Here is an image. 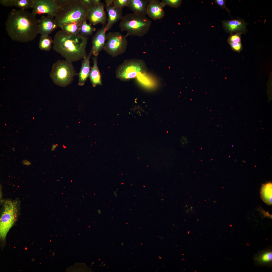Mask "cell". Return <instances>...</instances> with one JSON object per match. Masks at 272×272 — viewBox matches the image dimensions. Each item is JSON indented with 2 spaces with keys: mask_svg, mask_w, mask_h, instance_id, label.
Here are the masks:
<instances>
[{
  "mask_svg": "<svg viewBox=\"0 0 272 272\" xmlns=\"http://www.w3.org/2000/svg\"><path fill=\"white\" fill-rule=\"evenodd\" d=\"M38 20L32 12L13 9L5 23L7 33L12 40L21 43L32 41L39 33Z\"/></svg>",
  "mask_w": 272,
  "mask_h": 272,
  "instance_id": "cell-1",
  "label": "cell"
},
{
  "mask_svg": "<svg viewBox=\"0 0 272 272\" xmlns=\"http://www.w3.org/2000/svg\"><path fill=\"white\" fill-rule=\"evenodd\" d=\"M88 39L80 34H71L61 30L57 31L54 36L53 49L65 60L77 61L87 56L86 49Z\"/></svg>",
  "mask_w": 272,
  "mask_h": 272,
  "instance_id": "cell-2",
  "label": "cell"
},
{
  "mask_svg": "<svg viewBox=\"0 0 272 272\" xmlns=\"http://www.w3.org/2000/svg\"><path fill=\"white\" fill-rule=\"evenodd\" d=\"M58 6L55 19L58 27L73 22H82L86 20L90 8L81 0H58Z\"/></svg>",
  "mask_w": 272,
  "mask_h": 272,
  "instance_id": "cell-3",
  "label": "cell"
},
{
  "mask_svg": "<svg viewBox=\"0 0 272 272\" xmlns=\"http://www.w3.org/2000/svg\"><path fill=\"white\" fill-rule=\"evenodd\" d=\"M151 21L146 16L134 13L123 16L119 24L121 30L126 32V36L142 37L149 30Z\"/></svg>",
  "mask_w": 272,
  "mask_h": 272,
  "instance_id": "cell-4",
  "label": "cell"
},
{
  "mask_svg": "<svg viewBox=\"0 0 272 272\" xmlns=\"http://www.w3.org/2000/svg\"><path fill=\"white\" fill-rule=\"evenodd\" d=\"M77 74L72 62L59 60L53 64L50 75L55 84L65 87L71 83Z\"/></svg>",
  "mask_w": 272,
  "mask_h": 272,
  "instance_id": "cell-5",
  "label": "cell"
},
{
  "mask_svg": "<svg viewBox=\"0 0 272 272\" xmlns=\"http://www.w3.org/2000/svg\"><path fill=\"white\" fill-rule=\"evenodd\" d=\"M3 210L0 220V236L5 239L8 233L15 223L17 217L18 203L16 201L3 200Z\"/></svg>",
  "mask_w": 272,
  "mask_h": 272,
  "instance_id": "cell-6",
  "label": "cell"
},
{
  "mask_svg": "<svg viewBox=\"0 0 272 272\" xmlns=\"http://www.w3.org/2000/svg\"><path fill=\"white\" fill-rule=\"evenodd\" d=\"M147 70L143 60L135 59L127 60L117 69L116 76L121 80H126L136 77L139 74H144Z\"/></svg>",
  "mask_w": 272,
  "mask_h": 272,
  "instance_id": "cell-7",
  "label": "cell"
},
{
  "mask_svg": "<svg viewBox=\"0 0 272 272\" xmlns=\"http://www.w3.org/2000/svg\"><path fill=\"white\" fill-rule=\"evenodd\" d=\"M127 37L118 31L108 32L106 34V42L104 50L112 57L124 53L128 44Z\"/></svg>",
  "mask_w": 272,
  "mask_h": 272,
  "instance_id": "cell-8",
  "label": "cell"
},
{
  "mask_svg": "<svg viewBox=\"0 0 272 272\" xmlns=\"http://www.w3.org/2000/svg\"><path fill=\"white\" fill-rule=\"evenodd\" d=\"M58 6V0H33L32 13L35 16L45 14L55 17Z\"/></svg>",
  "mask_w": 272,
  "mask_h": 272,
  "instance_id": "cell-9",
  "label": "cell"
},
{
  "mask_svg": "<svg viewBox=\"0 0 272 272\" xmlns=\"http://www.w3.org/2000/svg\"><path fill=\"white\" fill-rule=\"evenodd\" d=\"M87 19L93 25L99 23L101 24L103 26L105 25L108 19L104 4L101 3L98 5H93L90 9Z\"/></svg>",
  "mask_w": 272,
  "mask_h": 272,
  "instance_id": "cell-10",
  "label": "cell"
},
{
  "mask_svg": "<svg viewBox=\"0 0 272 272\" xmlns=\"http://www.w3.org/2000/svg\"><path fill=\"white\" fill-rule=\"evenodd\" d=\"M106 29L104 25L98 29L92 39V46L91 51L92 54L97 56L99 53L104 49L106 40Z\"/></svg>",
  "mask_w": 272,
  "mask_h": 272,
  "instance_id": "cell-11",
  "label": "cell"
},
{
  "mask_svg": "<svg viewBox=\"0 0 272 272\" xmlns=\"http://www.w3.org/2000/svg\"><path fill=\"white\" fill-rule=\"evenodd\" d=\"M165 6L161 2L156 0H150L147 10V15L155 20L162 18L165 15Z\"/></svg>",
  "mask_w": 272,
  "mask_h": 272,
  "instance_id": "cell-12",
  "label": "cell"
},
{
  "mask_svg": "<svg viewBox=\"0 0 272 272\" xmlns=\"http://www.w3.org/2000/svg\"><path fill=\"white\" fill-rule=\"evenodd\" d=\"M39 33L41 35H49L58 27L55 18L48 16H43L38 20Z\"/></svg>",
  "mask_w": 272,
  "mask_h": 272,
  "instance_id": "cell-13",
  "label": "cell"
},
{
  "mask_svg": "<svg viewBox=\"0 0 272 272\" xmlns=\"http://www.w3.org/2000/svg\"><path fill=\"white\" fill-rule=\"evenodd\" d=\"M223 27L227 32L233 34L234 33H245L246 31L247 24L243 20L232 19L222 21Z\"/></svg>",
  "mask_w": 272,
  "mask_h": 272,
  "instance_id": "cell-14",
  "label": "cell"
},
{
  "mask_svg": "<svg viewBox=\"0 0 272 272\" xmlns=\"http://www.w3.org/2000/svg\"><path fill=\"white\" fill-rule=\"evenodd\" d=\"M105 7L108 16L107 23L105 26L107 31L115 24L121 20L123 16L122 9L115 8L113 5Z\"/></svg>",
  "mask_w": 272,
  "mask_h": 272,
  "instance_id": "cell-15",
  "label": "cell"
},
{
  "mask_svg": "<svg viewBox=\"0 0 272 272\" xmlns=\"http://www.w3.org/2000/svg\"><path fill=\"white\" fill-rule=\"evenodd\" d=\"M92 54L91 51L88 55L83 59L80 71L77 74L79 78L78 84L79 86L83 85L89 77L90 71V59Z\"/></svg>",
  "mask_w": 272,
  "mask_h": 272,
  "instance_id": "cell-16",
  "label": "cell"
},
{
  "mask_svg": "<svg viewBox=\"0 0 272 272\" xmlns=\"http://www.w3.org/2000/svg\"><path fill=\"white\" fill-rule=\"evenodd\" d=\"M149 0H129L128 7L133 13L146 16Z\"/></svg>",
  "mask_w": 272,
  "mask_h": 272,
  "instance_id": "cell-17",
  "label": "cell"
},
{
  "mask_svg": "<svg viewBox=\"0 0 272 272\" xmlns=\"http://www.w3.org/2000/svg\"><path fill=\"white\" fill-rule=\"evenodd\" d=\"M254 260L259 265H271L272 262L271 250L266 249L258 253L255 256Z\"/></svg>",
  "mask_w": 272,
  "mask_h": 272,
  "instance_id": "cell-18",
  "label": "cell"
},
{
  "mask_svg": "<svg viewBox=\"0 0 272 272\" xmlns=\"http://www.w3.org/2000/svg\"><path fill=\"white\" fill-rule=\"evenodd\" d=\"M93 64L90 71L89 77L93 86L102 84L101 78L97 66V56L92 57Z\"/></svg>",
  "mask_w": 272,
  "mask_h": 272,
  "instance_id": "cell-19",
  "label": "cell"
},
{
  "mask_svg": "<svg viewBox=\"0 0 272 272\" xmlns=\"http://www.w3.org/2000/svg\"><path fill=\"white\" fill-rule=\"evenodd\" d=\"M261 196L263 200L268 205H272V184L263 185L261 190Z\"/></svg>",
  "mask_w": 272,
  "mask_h": 272,
  "instance_id": "cell-20",
  "label": "cell"
},
{
  "mask_svg": "<svg viewBox=\"0 0 272 272\" xmlns=\"http://www.w3.org/2000/svg\"><path fill=\"white\" fill-rule=\"evenodd\" d=\"M81 23L76 21L69 22L65 24L61 29L69 34L75 35L79 34L80 26Z\"/></svg>",
  "mask_w": 272,
  "mask_h": 272,
  "instance_id": "cell-21",
  "label": "cell"
},
{
  "mask_svg": "<svg viewBox=\"0 0 272 272\" xmlns=\"http://www.w3.org/2000/svg\"><path fill=\"white\" fill-rule=\"evenodd\" d=\"M53 43L52 38L49 35H41L39 43V48L41 50L48 51L51 48Z\"/></svg>",
  "mask_w": 272,
  "mask_h": 272,
  "instance_id": "cell-22",
  "label": "cell"
},
{
  "mask_svg": "<svg viewBox=\"0 0 272 272\" xmlns=\"http://www.w3.org/2000/svg\"><path fill=\"white\" fill-rule=\"evenodd\" d=\"M86 21L84 20L81 22L80 28V34L86 37L91 35L96 30L95 27L92 26L90 23L88 24Z\"/></svg>",
  "mask_w": 272,
  "mask_h": 272,
  "instance_id": "cell-23",
  "label": "cell"
},
{
  "mask_svg": "<svg viewBox=\"0 0 272 272\" xmlns=\"http://www.w3.org/2000/svg\"><path fill=\"white\" fill-rule=\"evenodd\" d=\"M33 5V0H16L15 6L20 9H26L32 8Z\"/></svg>",
  "mask_w": 272,
  "mask_h": 272,
  "instance_id": "cell-24",
  "label": "cell"
},
{
  "mask_svg": "<svg viewBox=\"0 0 272 272\" xmlns=\"http://www.w3.org/2000/svg\"><path fill=\"white\" fill-rule=\"evenodd\" d=\"M182 2V1L181 0H163L161 2L165 6H168L177 8L181 6Z\"/></svg>",
  "mask_w": 272,
  "mask_h": 272,
  "instance_id": "cell-25",
  "label": "cell"
},
{
  "mask_svg": "<svg viewBox=\"0 0 272 272\" xmlns=\"http://www.w3.org/2000/svg\"><path fill=\"white\" fill-rule=\"evenodd\" d=\"M129 0H114L113 5L115 8L122 9L128 7Z\"/></svg>",
  "mask_w": 272,
  "mask_h": 272,
  "instance_id": "cell-26",
  "label": "cell"
},
{
  "mask_svg": "<svg viewBox=\"0 0 272 272\" xmlns=\"http://www.w3.org/2000/svg\"><path fill=\"white\" fill-rule=\"evenodd\" d=\"M242 33L239 32L231 34L227 40L229 44L233 43L241 42V35Z\"/></svg>",
  "mask_w": 272,
  "mask_h": 272,
  "instance_id": "cell-27",
  "label": "cell"
},
{
  "mask_svg": "<svg viewBox=\"0 0 272 272\" xmlns=\"http://www.w3.org/2000/svg\"><path fill=\"white\" fill-rule=\"evenodd\" d=\"M16 0H1L0 4L5 6H15Z\"/></svg>",
  "mask_w": 272,
  "mask_h": 272,
  "instance_id": "cell-28",
  "label": "cell"
},
{
  "mask_svg": "<svg viewBox=\"0 0 272 272\" xmlns=\"http://www.w3.org/2000/svg\"><path fill=\"white\" fill-rule=\"evenodd\" d=\"M226 0H215L214 2L215 3L220 7L222 9H225L228 12L230 15V11L226 7L225 5Z\"/></svg>",
  "mask_w": 272,
  "mask_h": 272,
  "instance_id": "cell-29",
  "label": "cell"
},
{
  "mask_svg": "<svg viewBox=\"0 0 272 272\" xmlns=\"http://www.w3.org/2000/svg\"><path fill=\"white\" fill-rule=\"evenodd\" d=\"M231 48L234 50L239 52L242 49V45L241 42L233 43H229Z\"/></svg>",
  "mask_w": 272,
  "mask_h": 272,
  "instance_id": "cell-30",
  "label": "cell"
},
{
  "mask_svg": "<svg viewBox=\"0 0 272 272\" xmlns=\"http://www.w3.org/2000/svg\"><path fill=\"white\" fill-rule=\"evenodd\" d=\"M83 4L91 8L93 5L92 0H81Z\"/></svg>",
  "mask_w": 272,
  "mask_h": 272,
  "instance_id": "cell-31",
  "label": "cell"
},
{
  "mask_svg": "<svg viewBox=\"0 0 272 272\" xmlns=\"http://www.w3.org/2000/svg\"><path fill=\"white\" fill-rule=\"evenodd\" d=\"M114 0H106L105 1V6H109L113 5Z\"/></svg>",
  "mask_w": 272,
  "mask_h": 272,
  "instance_id": "cell-32",
  "label": "cell"
},
{
  "mask_svg": "<svg viewBox=\"0 0 272 272\" xmlns=\"http://www.w3.org/2000/svg\"><path fill=\"white\" fill-rule=\"evenodd\" d=\"M22 163L23 164L26 165H29L31 164V162L26 160H23Z\"/></svg>",
  "mask_w": 272,
  "mask_h": 272,
  "instance_id": "cell-33",
  "label": "cell"
},
{
  "mask_svg": "<svg viewBox=\"0 0 272 272\" xmlns=\"http://www.w3.org/2000/svg\"><path fill=\"white\" fill-rule=\"evenodd\" d=\"M93 5H97L100 4L101 3L100 0H92Z\"/></svg>",
  "mask_w": 272,
  "mask_h": 272,
  "instance_id": "cell-34",
  "label": "cell"
},
{
  "mask_svg": "<svg viewBox=\"0 0 272 272\" xmlns=\"http://www.w3.org/2000/svg\"><path fill=\"white\" fill-rule=\"evenodd\" d=\"M58 145L56 144H53L51 148V151H54L55 148H56Z\"/></svg>",
  "mask_w": 272,
  "mask_h": 272,
  "instance_id": "cell-35",
  "label": "cell"
}]
</instances>
